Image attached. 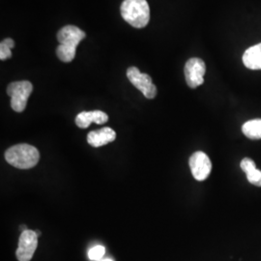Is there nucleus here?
<instances>
[{"mask_svg": "<svg viewBox=\"0 0 261 261\" xmlns=\"http://www.w3.org/2000/svg\"><path fill=\"white\" fill-rule=\"evenodd\" d=\"M85 36V32L75 25H66L61 28L57 33V41L59 43L56 48L57 57L65 63L73 61L76 47Z\"/></svg>", "mask_w": 261, "mask_h": 261, "instance_id": "obj_1", "label": "nucleus"}, {"mask_svg": "<svg viewBox=\"0 0 261 261\" xmlns=\"http://www.w3.org/2000/svg\"><path fill=\"white\" fill-rule=\"evenodd\" d=\"M120 10L122 18L134 28H145L149 22V4L146 0H124Z\"/></svg>", "mask_w": 261, "mask_h": 261, "instance_id": "obj_2", "label": "nucleus"}, {"mask_svg": "<svg viewBox=\"0 0 261 261\" xmlns=\"http://www.w3.org/2000/svg\"><path fill=\"white\" fill-rule=\"evenodd\" d=\"M5 159L8 164L15 168L29 169L37 165L40 153L36 147L22 143L10 147L5 152Z\"/></svg>", "mask_w": 261, "mask_h": 261, "instance_id": "obj_3", "label": "nucleus"}, {"mask_svg": "<svg viewBox=\"0 0 261 261\" xmlns=\"http://www.w3.org/2000/svg\"><path fill=\"white\" fill-rule=\"evenodd\" d=\"M33 91V85L28 81L15 82L8 85L7 94L11 97V108L16 112H22L28 105L30 94Z\"/></svg>", "mask_w": 261, "mask_h": 261, "instance_id": "obj_4", "label": "nucleus"}, {"mask_svg": "<svg viewBox=\"0 0 261 261\" xmlns=\"http://www.w3.org/2000/svg\"><path fill=\"white\" fill-rule=\"evenodd\" d=\"M127 76L130 84L138 88L147 99H154L156 97L157 87L152 83V79L149 75L140 73L137 67H130L127 70Z\"/></svg>", "mask_w": 261, "mask_h": 261, "instance_id": "obj_5", "label": "nucleus"}, {"mask_svg": "<svg viewBox=\"0 0 261 261\" xmlns=\"http://www.w3.org/2000/svg\"><path fill=\"white\" fill-rule=\"evenodd\" d=\"M185 79L189 87L196 88L204 83V75L206 73V66L204 61L200 58L194 57L186 62Z\"/></svg>", "mask_w": 261, "mask_h": 261, "instance_id": "obj_6", "label": "nucleus"}, {"mask_svg": "<svg viewBox=\"0 0 261 261\" xmlns=\"http://www.w3.org/2000/svg\"><path fill=\"white\" fill-rule=\"evenodd\" d=\"M189 165L194 178L197 181H204L211 173L212 163L204 152H195L189 160Z\"/></svg>", "mask_w": 261, "mask_h": 261, "instance_id": "obj_7", "label": "nucleus"}, {"mask_svg": "<svg viewBox=\"0 0 261 261\" xmlns=\"http://www.w3.org/2000/svg\"><path fill=\"white\" fill-rule=\"evenodd\" d=\"M38 246V235L36 231L25 230L21 232L19 239V247L16 252L19 261H30Z\"/></svg>", "mask_w": 261, "mask_h": 261, "instance_id": "obj_8", "label": "nucleus"}, {"mask_svg": "<svg viewBox=\"0 0 261 261\" xmlns=\"http://www.w3.org/2000/svg\"><path fill=\"white\" fill-rule=\"evenodd\" d=\"M116 139V133L110 127H105L100 130H92L87 135V142L93 147H101Z\"/></svg>", "mask_w": 261, "mask_h": 261, "instance_id": "obj_9", "label": "nucleus"}, {"mask_svg": "<svg viewBox=\"0 0 261 261\" xmlns=\"http://www.w3.org/2000/svg\"><path fill=\"white\" fill-rule=\"evenodd\" d=\"M109 120L107 113L102 111H93V112H83L79 113L75 117V124L79 128L86 129L90 126L91 123L96 124H105Z\"/></svg>", "mask_w": 261, "mask_h": 261, "instance_id": "obj_10", "label": "nucleus"}, {"mask_svg": "<svg viewBox=\"0 0 261 261\" xmlns=\"http://www.w3.org/2000/svg\"><path fill=\"white\" fill-rule=\"evenodd\" d=\"M243 63L251 70H261V43L249 47L244 53Z\"/></svg>", "mask_w": 261, "mask_h": 261, "instance_id": "obj_11", "label": "nucleus"}, {"mask_svg": "<svg viewBox=\"0 0 261 261\" xmlns=\"http://www.w3.org/2000/svg\"><path fill=\"white\" fill-rule=\"evenodd\" d=\"M242 132L250 140H261V119H252L244 123Z\"/></svg>", "mask_w": 261, "mask_h": 261, "instance_id": "obj_12", "label": "nucleus"}, {"mask_svg": "<svg viewBox=\"0 0 261 261\" xmlns=\"http://www.w3.org/2000/svg\"><path fill=\"white\" fill-rule=\"evenodd\" d=\"M15 47V42L11 38H6L0 43V59L6 60L12 57V48Z\"/></svg>", "mask_w": 261, "mask_h": 261, "instance_id": "obj_13", "label": "nucleus"}, {"mask_svg": "<svg viewBox=\"0 0 261 261\" xmlns=\"http://www.w3.org/2000/svg\"><path fill=\"white\" fill-rule=\"evenodd\" d=\"M248 181L256 187H261V170L257 168H252L250 171L246 172Z\"/></svg>", "mask_w": 261, "mask_h": 261, "instance_id": "obj_14", "label": "nucleus"}, {"mask_svg": "<svg viewBox=\"0 0 261 261\" xmlns=\"http://www.w3.org/2000/svg\"><path fill=\"white\" fill-rule=\"evenodd\" d=\"M106 253V249L103 246H95L88 252V257L91 260H102Z\"/></svg>", "mask_w": 261, "mask_h": 261, "instance_id": "obj_15", "label": "nucleus"}, {"mask_svg": "<svg viewBox=\"0 0 261 261\" xmlns=\"http://www.w3.org/2000/svg\"><path fill=\"white\" fill-rule=\"evenodd\" d=\"M240 168L246 173V172L250 171L252 168H256V165H255V163L252 161V159L244 158L241 161V163H240Z\"/></svg>", "mask_w": 261, "mask_h": 261, "instance_id": "obj_16", "label": "nucleus"}, {"mask_svg": "<svg viewBox=\"0 0 261 261\" xmlns=\"http://www.w3.org/2000/svg\"><path fill=\"white\" fill-rule=\"evenodd\" d=\"M19 229L21 230V232H23V231L28 230V227H27L24 224H22V225H20V226H19Z\"/></svg>", "mask_w": 261, "mask_h": 261, "instance_id": "obj_17", "label": "nucleus"}, {"mask_svg": "<svg viewBox=\"0 0 261 261\" xmlns=\"http://www.w3.org/2000/svg\"><path fill=\"white\" fill-rule=\"evenodd\" d=\"M100 261H113L112 259H110V258H106V259H102V260Z\"/></svg>", "mask_w": 261, "mask_h": 261, "instance_id": "obj_18", "label": "nucleus"}, {"mask_svg": "<svg viewBox=\"0 0 261 261\" xmlns=\"http://www.w3.org/2000/svg\"><path fill=\"white\" fill-rule=\"evenodd\" d=\"M36 233H37L38 237H39V236H40V235H41V232H40V231H39V230H36Z\"/></svg>", "mask_w": 261, "mask_h": 261, "instance_id": "obj_19", "label": "nucleus"}]
</instances>
